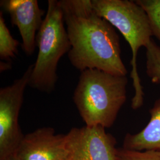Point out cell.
<instances>
[{
	"mask_svg": "<svg viewBox=\"0 0 160 160\" xmlns=\"http://www.w3.org/2000/svg\"><path fill=\"white\" fill-rule=\"evenodd\" d=\"M15 155L22 160H67L66 134L43 127L24 135Z\"/></svg>",
	"mask_w": 160,
	"mask_h": 160,
	"instance_id": "52a82bcc",
	"label": "cell"
},
{
	"mask_svg": "<svg viewBox=\"0 0 160 160\" xmlns=\"http://www.w3.org/2000/svg\"><path fill=\"white\" fill-rule=\"evenodd\" d=\"M97 14L108 21L125 38L131 49V78L135 90L131 107L134 110L143 105V86L138 74L137 55L139 49L146 48L153 36L148 18L143 8L135 1L92 0Z\"/></svg>",
	"mask_w": 160,
	"mask_h": 160,
	"instance_id": "3957f363",
	"label": "cell"
},
{
	"mask_svg": "<svg viewBox=\"0 0 160 160\" xmlns=\"http://www.w3.org/2000/svg\"><path fill=\"white\" fill-rule=\"evenodd\" d=\"M33 68L30 65L21 77L0 89V160L15 155L24 136L18 117Z\"/></svg>",
	"mask_w": 160,
	"mask_h": 160,
	"instance_id": "5b68a950",
	"label": "cell"
},
{
	"mask_svg": "<svg viewBox=\"0 0 160 160\" xmlns=\"http://www.w3.org/2000/svg\"><path fill=\"white\" fill-rule=\"evenodd\" d=\"M146 12L153 36L160 43V0H136Z\"/></svg>",
	"mask_w": 160,
	"mask_h": 160,
	"instance_id": "7c38bea8",
	"label": "cell"
},
{
	"mask_svg": "<svg viewBox=\"0 0 160 160\" xmlns=\"http://www.w3.org/2000/svg\"><path fill=\"white\" fill-rule=\"evenodd\" d=\"M66 143L67 160H118L116 139L103 126L72 128Z\"/></svg>",
	"mask_w": 160,
	"mask_h": 160,
	"instance_id": "8992f818",
	"label": "cell"
},
{
	"mask_svg": "<svg viewBox=\"0 0 160 160\" xmlns=\"http://www.w3.org/2000/svg\"><path fill=\"white\" fill-rule=\"evenodd\" d=\"M0 6L9 14L12 25L18 29L23 52L27 56H32L45 11L39 7L37 0H1Z\"/></svg>",
	"mask_w": 160,
	"mask_h": 160,
	"instance_id": "ba28073f",
	"label": "cell"
},
{
	"mask_svg": "<svg viewBox=\"0 0 160 160\" xmlns=\"http://www.w3.org/2000/svg\"><path fill=\"white\" fill-rule=\"evenodd\" d=\"M12 68L11 63H7L5 62H0V71L1 72L7 71L8 69Z\"/></svg>",
	"mask_w": 160,
	"mask_h": 160,
	"instance_id": "5bb4252c",
	"label": "cell"
},
{
	"mask_svg": "<svg viewBox=\"0 0 160 160\" xmlns=\"http://www.w3.org/2000/svg\"><path fill=\"white\" fill-rule=\"evenodd\" d=\"M118 160H160V151H134L118 149Z\"/></svg>",
	"mask_w": 160,
	"mask_h": 160,
	"instance_id": "4fadbf2b",
	"label": "cell"
},
{
	"mask_svg": "<svg viewBox=\"0 0 160 160\" xmlns=\"http://www.w3.org/2000/svg\"><path fill=\"white\" fill-rule=\"evenodd\" d=\"M59 1L48 0V9L37 36L38 53L29 80L31 88L51 93L57 82L58 63L71 48Z\"/></svg>",
	"mask_w": 160,
	"mask_h": 160,
	"instance_id": "277c9868",
	"label": "cell"
},
{
	"mask_svg": "<svg viewBox=\"0 0 160 160\" xmlns=\"http://www.w3.org/2000/svg\"><path fill=\"white\" fill-rule=\"evenodd\" d=\"M126 76L92 69L81 72L73 101L86 126H113L127 98Z\"/></svg>",
	"mask_w": 160,
	"mask_h": 160,
	"instance_id": "7a4b0ae2",
	"label": "cell"
},
{
	"mask_svg": "<svg viewBox=\"0 0 160 160\" xmlns=\"http://www.w3.org/2000/svg\"><path fill=\"white\" fill-rule=\"evenodd\" d=\"M71 48L68 58L80 72L97 69L126 76L121 58L120 39L114 27L98 15L92 0L59 1Z\"/></svg>",
	"mask_w": 160,
	"mask_h": 160,
	"instance_id": "6da1fadb",
	"label": "cell"
},
{
	"mask_svg": "<svg viewBox=\"0 0 160 160\" xmlns=\"http://www.w3.org/2000/svg\"><path fill=\"white\" fill-rule=\"evenodd\" d=\"M20 42L12 36L6 26L3 12H0V59L1 62L11 63L18 54Z\"/></svg>",
	"mask_w": 160,
	"mask_h": 160,
	"instance_id": "30bf717a",
	"label": "cell"
},
{
	"mask_svg": "<svg viewBox=\"0 0 160 160\" xmlns=\"http://www.w3.org/2000/svg\"><path fill=\"white\" fill-rule=\"evenodd\" d=\"M150 120L142 130L125 136L123 148L134 151H160V98L149 110Z\"/></svg>",
	"mask_w": 160,
	"mask_h": 160,
	"instance_id": "9c48e42d",
	"label": "cell"
},
{
	"mask_svg": "<svg viewBox=\"0 0 160 160\" xmlns=\"http://www.w3.org/2000/svg\"><path fill=\"white\" fill-rule=\"evenodd\" d=\"M145 48L147 74L153 83H160V46L151 40Z\"/></svg>",
	"mask_w": 160,
	"mask_h": 160,
	"instance_id": "8fae6325",
	"label": "cell"
},
{
	"mask_svg": "<svg viewBox=\"0 0 160 160\" xmlns=\"http://www.w3.org/2000/svg\"><path fill=\"white\" fill-rule=\"evenodd\" d=\"M5 160H22L20 158H19L18 157H17L16 155H13L9 157H8L7 158H6Z\"/></svg>",
	"mask_w": 160,
	"mask_h": 160,
	"instance_id": "9a60e30c",
	"label": "cell"
}]
</instances>
